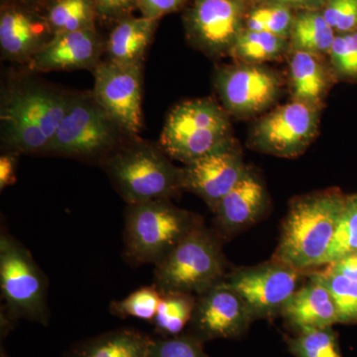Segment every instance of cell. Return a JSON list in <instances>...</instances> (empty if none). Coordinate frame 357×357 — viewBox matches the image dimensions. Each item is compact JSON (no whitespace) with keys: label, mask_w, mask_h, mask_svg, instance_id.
I'll use <instances>...</instances> for the list:
<instances>
[{"label":"cell","mask_w":357,"mask_h":357,"mask_svg":"<svg viewBox=\"0 0 357 357\" xmlns=\"http://www.w3.org/2000/svg\"><path fill=\"white\" fill-rule=\"evenodd\" d=\"M328 55L337 76L357 79V31L335 35Z\"/></svg>","instance_id":"32"},{"label":"cell","mask_w":357,"mask_h":357,"mask_svg":"<svg viewBox=\"0 0 357 357\" xmlns=\"http://www.w3.org/2000/svg\"><path fill=\"white\" fill-rule=\"evenodd\" d=\"M187 0H137L141 15L158 20L169 13H176L185 6Z\"/></svg>","instance_id":"36"},{"label":"cell","mask_w":357,"mask_h":357,"mask_svg":"<svg viewBox=\"0 0 357 357\" xmlns=\"http://www.w3.org/2000/svg\"><path fill=\"white\" fill-rule=\"evenodd\" d=\"M257 3H273L300 10H321L328 0H256Z\"/></svg>","instance_id":"38"},{"label":"cell","mask_w":357,"mask_h":357,"mask_svg":"<svg viewBox=\"0 0 357 357\" xmlns=\"http://www.w3.org/2000/svg\"><path fill=\"white\" fill-rule=\"evenodd\" d=\"M161 297L162 293L156 286H144L129 294L124 299L114 301L110 304L109 311L117 318H134L151 323Z\"/></svg>","instance_id":"31"},{"label":"cell","mask_w":357,"mask_h":357,"mask_svg":"<svg viewBox=\"0 0 357 357\" xmlns=\"http://www.w3.org/2000/svg\"><path fill=\"white\" fill-rule=\"evenodd\" d=\"M98 18L117 21L131 16L137 8V0H95Z\"/></svg>","instance_id":"35"},{"label":"cell","mask_w":357,"mask_h":357,"mask_svg":"<svg viewBox=\"0 0 357 357\" xmlns=\"http://www.w3.org/2000/svg\"><path fill=\"white\" fill-rule=\"evenodd\" d=\"M337 33L328 25L321 10H300L291 30L290 51L323 55L328 54Z\"/></svg>","instance_id":"23"},{"label":"cell","mask_w":357,"mask_h":357,"mask_svg":"<svg viewBox=\"0 0 357 357\" xmlns=\"http://www.w3.org/2000/svg\"><path fill=\"white\" fill-rule=\"evenodd\" d=\"M91 95L98 105L131 138L142 128V64L122 65L105 61L93 70Z\"/></svg>","instance_id":"12"},{"label":"cell","mask_w":357,"mask_h":357,"mask_svg":"<svg viewBox=\"0 0 357 357\" xmlns=\"http://www.w3.org/2000/svg\"><path fill=\"white\" fill-rule=\"evenodd\" d=\"M290 52L289 39L266 32L244 29L229 56L243 64L263 65L276 61Z\"/></svg>","instance_id":"24"},{"label":"cell","mask_w":357,"mask_h":357,"mask_svg":"<svg viewBox=\"0 0 357 357\" xmlns=\"http://www.w3.org/2000/svg\"><path fill=\"white\" fill-rule=\"evenodd\" d=\"M356 196H357V194H356Z\"/></svg>","instance_id":"42"},{"label":"cell","mask_w":357,"mask_h":357,"mask_svg":"<svg viewBox=\"0 0 357 357\" xmlns=\"http://www.w3.org/2000/svg\"><path fill=\"white\" fill-rule=\"evenodd\" d=\"M335 273L342 275L351 280L357 281V253L345 256L337 261L326 265V267Z\"/></svg>","instance_id":"39"},{"label":"cell","mask_w":357,"mask_h":357,"mask_svg":"<svg viewBox=\"0 0 357 357\" xmlns=\"http://www.w3.org/2000/svg\"><path fill=\"white\" fill-rule=\"evenodd\" d=\"M215 84L223 109L236 117L253 116L269 109L281 91V79L263 65L239 64L218 70Z\"/></svg>","instance_id":"13"},{"label":"cell","mask_w":357,"mask_h":357,"mask_svg":"<svg viewBox=\"0 0 357 357\" xmlns=\"http://www.w3.org/2000/svg\"><path fill=\"white\" fill-rule=\"evenodd\" d=\"M146 357H210L204 342L184 333L178 337L152 338Z\"/></svg>","instance_id":"33"},{"label":"cell","mask_w":357,"mask_h":357,"mask_svg":"<svg viewBox=\"0 0 357 357\" xmlns=\"http://www.w3.org/2000/svg\"><path fill=\"white\" fill-rule=\"evenodd\" d=\"M225 266L220 237L201 222L155 266L153 285L161 293L199 296L222 281Z\"/></svg>","instance_id":"5"},{"label":"cell","mask_w":357,"mask_h":357,"mask_svg":"<svg viewBox=\"0 0 357 357\" xmlns=\"http://www.w3.org/2000/svg\"><path fill=\"white\" fill-rule=\"evenodd\" d=\"M0 357H7V354L6 351H4L3 347H1V351H0Z\"/></svg>","instance_id":"41"},{"label":"cell","mask_w":357,"mask_h":357,"mask_svg":"<svg viewBox=\"0 0 357 357\" xmlns=\"http://www.w3.org/2000/svg\"><path fill=\"white\" fill-rule=\"evenodd\" d=\"M105 45L95 29L56 34L28 62L35 72L88 69L100 64Z\"/></svg>","instance_id":"17"},{"label":"cell","mask_w":357,"mask_h":357,"mask_svg":"<svg viewBox=\"0 0 357 357\" xmlns=\"http://www.w3.org/2000/svg\"><path fill=\"white\" fill-rule=\"evenodd\" d=\"M310 278L318 281L332 294L338 314V324L357 323V281L335 273L326 268L314 271Z\"/></svg>","instance_id":"28"},{"label":"cell","mask_w":357,"mask_h":357,"mask_svg":"<svg viewBox=\"0 0 357 357\" xmlns=\"http://www.w3.org/2000/svg\"><path fill=\"white\" fill-rule=\"evenodd\" d=\"M45 16L56 35L95 29L98 13L95 0H51Z\"/></svg>","instance_id":"25"},{"label":"cell","mask_w":357,"mask_h":357,"mask_svg":"<svg viewBox=\"0 0 357 357\" xmlns=\"http://www.w3.org/2000/svg\"><path fill=\"white\" fill-rule=\"evenodd\" d=\"M321 13L337 34L357 31V0H328Z\"/></svg>","instance_id":"34"},{"label":"cell","mask_w":357,"mask_h":357,"mask_svg":"<svg viewBox=\"0 0 357 357\" xmlns=\"http://www.w3.org/2000/svg\"><path fill=\"white\" fill-rule=\"evenodd\" d=\"M295 20L293 9L273 3H257L249 7L245 17V29L266 32L289 39Z\"/></svg>","instance_id":"29"},{"label":"cell","mask_w":357,"mask_h":357,"mask_svg":"<svg viewBox=\"0 0 357 357\" xmlns=\"http://www.w3.org/2000/svg\"><path fill=\"white\" fill-rule=\"evenodd\" d=\"M289 79L292 100L321 107L331 88L330 70L319 55L302 51H290Z\"/></svg>","instance_id":"21"},{"label":"cell","mask_w":357,"mask_h":357,"mask_svg":"<svg viewBox=\"0 0 357 357\" xmlns=\"http://www.w3.org/2000/svg\"><path fill=\"white\" fill-rule=\"evenodd\" d=\"M321 107L295 102L282 105L256 122L249 145L263 153L294 158L318 134Z\"/></svg>","instance_id":"10"},{"label":"cell","mask_w":357,"mask_h":357,"mask_svg":"<svg viewBox=\"0 0 357 357\" xmlns=\"http://www.w3.org/2000/svg\"><path fill=\"white\" fill-rule=\"evenodd\" d=\"M246 169L241 149L236 141L231 140L181 168L183 191L197 195L213 213L227 192L243 178Z\"/></svg>","instance_id":"15"},{"label":"cell","mask_w":357,"mask_h":357,"mask_svg":"<svg viewBox=\"0 0 357 357\" xmlns=\"http://www.w3.org/2000/svg\"><path fill=\"white\" fill-rule=\"evenodd\" d=\"M357 253V196H347V204L321 266Z\"/></svg>","instance_id":"30"},{"label":"cell","mask_w":357,"mask_h":357,"mask_svg":"<svg viewBox=\"0 0 357 357\" xmlns=\"http://www.w3.org/2000/svg\"><path fill=\"white\" fill-rule=\"evenodd\" d=\"M55 36L45 14L6 3L0 13V49L2 57L15 62L29 61Z\"/></svg>","instance_id":"16"},{"label":"cell","mask_w":357,"mask_h":357,"mask_svg":"<svg viewBox=\"0 0 357 357\" xmlns=\"http://www.w3.org/2000/svg\"><path fill=\"white\" fill-rule=\"evenodd\" d=\"M231 124L227 110L208 98L187 100L167 116L160 147L184 165L206 156L230 141Z\"/></svg>","instance_id":"7"},{"label":"cell","mask_w":357,"mask_h":357,"mask_svg":"<svg viewBox=\"0 0 357 357\" xmlns=\"http://www.w3.org/2000/svg\"><path fill=\"white\" fill-rule=\"evenodd\" d=\"M129 137L91 93L70 96L69 107L47 153L100 163Z\"/></svg>","instance_id":"8"},{"label":"cell","mask_w":357,"mask_h":357,"mask_svg":"<svg viewBox=\"0 0 357 357\" xmlns=\"http://www.w3.org/2000/svg\"><path fill=\"white\" fill-rule=\"evenodd\" d=\"M255 321L238 294L222 282L197 298L187 333L199 342L237 340Z\"/></svg>","instance_id":"14"},{"label":"cell","mask_w":357,"mask_h":357,"mask_svg":"<svg viewBox=\"0 0 357 357\" xmlns=\"http://www.w3.org/2000/svg\"><path fill=\"white\" fill-rule=\"evenodd\" d=\"M51 0H11L13 3L20 4V6L29 7V8L38 10L44 6H48Z\"/></svg>","instance_id":"40"},{"label":"cell","mask_w":357,"mask_h":357,"mask_svg":"<svg viewBox=\"0 0 357 357\" xmlns=\"http://www.w3.org/2000/svg\"><path fill=\"white\" fill-rule=\"evenodd\" d=\"M152 337L131 328H119L77 342L66 357H146Z\"/></svg>","instance_id":"22"},{"label":"cell","mask_w":357,"mask_h":357,"mask_svg":"<svg viewBox=\"0 0 357 357\" xmlns=\"http://www.w3.org/2000/svg\"><path fill=\"white\" fill-rule=\"evenodd\" d=\"M285 342L294 357H344L333 326L303 331Z\"/></svg>","instance_id":"27"},{"label":"cell","mask_w":357,"mask_h":357,"mask_svg":"<svg viewBox=\"0 0 357 357\" xmlns=\"http://www.w3.org/2000/svg\"><path fill=\"white\" fill-rule=\"evenodd\" d=\"M347 199V196L337 190L312 192L294 199L272 260L300 272L321 266Z\"/></svg>","instance_id":"1"},{"label":"cell","mask_w":357,"mask_h":357,"mask_svg":"<svg viewBox=\"0 0 357 357\" xmlns=\"http://www.w3.org/2000/svg\"><path fill=\"white\" fill-rule=\"evenodd\" d=\"M248 0H192L184 14L192 46L210 57L229 55L245 29Z\"/></svg>","instance_id":"11"},{"label":"cell","mask_w":357,"mask_h":357,"mask_svg":"<svg viewBox=\"0 0 357 357\" xmlns=\"http://www.w3.org/2000/svg\"><path fill=\"white\" fill-rule=\"evenodd\" d=\"M158 20L128 16L117 21L105 44L107 61L122 65L142 64L153 40Z\"/></svg>","instance_id":"20"},{"label":"cell","mask_w":357,"mask_h":357,"mask_svg":"<svg viewBox=\"0 0 357 357\" xmlns=\"http://www.w3.org/2000/svg\"><path fill=\"white\" fill-rule=\"evenodd\" d=\"M197 298L192 294L162 293L158 309L151 321L160 337H173L184 333L191 321Z\"/></svg>","instance_id":"26"},{"label":"cell","mask_w":357,"mask_h":357,"mask_svg":"<svg viewBox=\"0 0 357 357\" xmlns=\"http://www.w3.org/2000/svg\"><path fill=\"white\" fill-rule=\"evenodd\" d=\"M281 316L296 332L333 326L338 324L335 301L330 291L318 281L309 283L293 294Z\"/></svg>","instance_id":"19"},{"label":"cell","mask_w":357,"mask_h":357,"mask_svg":"<svg viewBox=\"0 0 357 357\" xmlns=\"http://www.w3.org/2000/svg\"><path fill=\"white\" fill-rule=\"evenodd\" d=\"M100 164L128 204L171 199L183 191L181 168L161 147L138 138L126 141Z\"/></svg>","instance_id":"3"},{"label":"cell","mask_w":357,"mask_h":357,"mask_svg":"<svg viewBox=\"0 0 357 357\" xmlns=\"http://www.w3.org/2000/svg\"><path fill=\"white\" fill-rule=\"evenodd\" d=\"M18 154L20 153L17 152L6 151L0 157V190L1 191L16 182Z\"/></svg>","instance_id":"37"},{"label":"cell","mask_w":357,"mask_h":357,"mask_svg":"<svg viewBox=\"0 0 357 357\" xmlns=\"http://www.w3.org/2000/svg\"><path fill=\"white\" fill-rule=\"evenodd\" d=\"M70 96L36 83L14 86L1 102V141L7 151L47 153Z\"/></svg>","instance_id":"2"},{"label":"cell","mask_w":357,"mask_h":357,"mask_svg":"<svg viewBox=\"0 0 357 357\" xmlns=\"http://www.w3.org/2000/svg\"><path fill=\"white\" fill-rule=\"evenodd\" d=\"M303 272L274 260L241 267L225 275L222 283L241 296L253 319L280 316L286 303L298 290Z\"/></svg>","instance_id":"9"},{"label":"cell","mask_w":357,"mask_h":357,"mask_svg":"<svg viewBox=\"0 0 357 357\" xmlns=\"http://www.w3.org/2000/svg\"><path fill=\"white\" fill-rule=\"evenodd\" d=\"M267 203L261 178L248 167L243 178L213 211L215 223L225 236L236 234L257 222L266 211Z\"/></svg>","instance_id":"18"},{"label":"cell","mask_w":357,"mask_h":357,"mask_svg":"<svg viewBox=\"0 0 357 357\" xmlns=\"http://www.w3.org/2000/svg\"><path fill=\"white\" fill-rule=\"evenodd\" d=\"M1 337L17 319L49 324L48 279L31 252L6 229L0 231Z\"/></svg>","instance_id":"4"},{"label":"cell","mask_w":357,"mask_h":357,"mask_svg":"<svg viewBox=\"0 0 357 357\" xmlns=\"http://www.w3.org/2000/svg\"><path fill=\"white\" fill-rule=\"evenodd\" d=\"M199 222L196 215L171 199L128 204L123 234L126 257L136 264L156 266Z\"/></svg>","instance_id":"6"}]
</instances>
